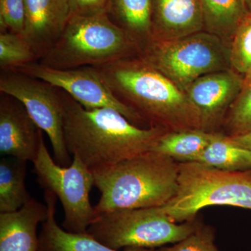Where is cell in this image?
<instances>
[{"instance_id": "obj_12", "label": "cell", "mask_w": 251, "mask_h": 251, "mask_svg": "<svg viewBox=\"0 0 251 251\" xmlns=\"http://www.w3.org/2000/svg\"><path fill=\"white\" fill-rule=\"evenodd\" d=\"M43 130L18 99L0 95V153L34 162L37 156Z\"/></svg>"}, {"instance_id": "obj_15", "label": "cell", "mask_w": 251, "mask_h": 251, "mask_svg": "<svg viewBox=\"0 0 251 251\" xmlns=\"http://www.w3.org/2000/svg\"><path fill=\"white\" fill-rule=\"evenodd\" d=\"M47 215L46 204L34 198L18 211L0 213V251H39L38 226Z\"/></svg>"}, {"instance_id": "obj_26", "label": "cell", "mask_w": 251, "mask_h": 251, "mask_svg": "<svg viewBox=\"0 0 251 251\" xmlns=\"http://www.w3.org/2000/svg\"><path fill=\"white\" fill-rule=\"evenodd\" d=\"M25 23V0H0L1 32L10 31L23 35Z\"/></svg>"}, {"instance_id": "obj_2", "label": "cell", "mask_w": 251, "mask_h": 251, "mask_svg": "<svg viewBox=\"0 0 251 251\" xmlns=\"http://www.w3.org/2000/svg\"><path fill=\"white\" fill-rule=\"evenodd\" d=\"M94 67L114 97L148 127L201 129L199 115L186 92L140 55Z\"/></svg>"}, {"instance_id": "obj_27", "label": "cell", "mask_w": 251, "mask_h": 251, "mask_svg": "<svg viewBox=\"0 0 251 251\" xmlns=\"http://www.w3.org/2000/svg\"><path fill=\"white\" fill-rule=\"evenodd\" d=\"M73 15L91 16L105 12L108 0H69Z\"/></svg>"}, {"instance_id": "obj_23", "label": "cell", "mask_w": 251, "mask_h": 251, "mask_svg": "<svg viewBox=\"0 0 251 251\" xmlns=\"http://www.w3.org/2000/svg\"><path fill=\"white\" fill-rule=\"evenodd\" d=\"M251 130V75L244 77L239 95L227 112L222 132L229 137L239 136Z\"/></svg>"}, {"instance_id": "obj_13", "label": "cell", "mask_w": 251, "mask_h": 251, "mask_svg": "<svg viewBox=\"0 0 251 251\" xmlns=\"http://www.w3.org/2000/svg\"><path fill=\"white\" fill-rule=\"evenodd\" d=\"M23 36L39 59L65 29L73 16L69 0H25Z\"/></svg>"}, {"instance_id": "obj_11", "label": "cell", "mask_w": 251, "mask_h": 251, "mask_svg": "<svg viewBox=\"0 0 251 251\" xmlns=\"http://www.w3.org/2000/svg\"><path fill=\"white\" fill-rule=\"evenodd\" d=\"M244 77L232 69L207 74L185 90L197 110L201 129L222 132L227 112L242 90Z\"/></svg>"}, {"instance_id": "obj_29", "label": "cell", "mask_w": 251, "mask_h": 251, "mask_svg": "<svg viewBox=\"0 0 251 251\" xmlns=\"http://www.w3.org/2000/svg\"><path fill=\"white\" fill-rule=\"evenodd\" d=\"M249 12L251 13V0H242Z\"/></svg>"}, {"instance_id": "obj_9", "label": "cell", "mask_w": 251, "mask_h": 251, "mask_svg": "<svg viewBox=\"0 0 251 251\" xmlns=\"http://www.w3.org/2000/svg\"><path fill=\"white\" fill-rule=\"evenodd\" d=\"M0 92L18 99L50 141L54 161L62 167L72 163L63 130L59 90L44 81L16 72L1 71Z\"/></svg>"}, {"instance_id": "obj_5", "label": "cell", "mask_w": 251, "mask_h": 251, "mask_svg": "<svg viewBox=\"0 0 251 251\" xmlns=\"http://www.w3.org/2000/svg\"><path fill=\"white\" fill-rule=\"evenodd\" d=\"M214 205L251 210L247 172L221 171L196 161L179 163L177 192L162 210L175 222L183 223L197 218L202 208Z\"/></svg>"}, {"instance_id": "obj_22", "label": "cell", "mask_w": 251, "mask_h": 251, "mask_svg": "<svg viewBox=\"0 0 251 251\" xmlns=\"http://www.w3.org/2000/svg\"><path fill=\"white\" fill-rule=\"evenodd\" d=\"M38 61L39 57L24 36L10 31L0 33L1 71L15 70Z\"/></svg>"}, {"instance_id": "obj_17", "label": "cell", "mask_w": 251, "mask_h": 251, "mask_svg": "<svg viewBox=\"0 0 251 251\" xmlns=\"http://www.w3.org/2000/svg\"><path fill=\"white\" fill-rule=\"evenodd\" d=\"M105 13L141 50L152 40V0H108Z\"/></svg>"}, {"instance_id": "obj_14", "label": "cell", "mask_w": 251, "mask_h": 251, "mask_svg": "<svg viewBox=\"0 0 251 251\" xmlns=\"http://www.w3.org/2000/svg\"><path fill=\"white\" fill-rule=\"evenodd\" d=\"M203 30L200 0H152V40H172Z\"/></svg>"}, {"instance_id": "obj_28", "label": "cell", "mask_w": 251, "mask_h": 251, "mask_svg": "<svg viewBox=\"0 0 251 251\" xmlns=\"http://www.w3.org/2000/svg\"><path fill=\"white\" fill-rule=\"evenodd\" d=\"M232 143L251 152V130L244 135L239 136L229 137Z\"/></svg>"}, {"instance_id": "obj_24", "label": "cell", "mask_w": 251, "mask_h": 251, "mask_svg": "<svg viewBox=\"0 0 251 251\" xmlns=\"http://www.w3.org/2000/svg\"><path fill=\"white\" fill-rule=\"evenodd\" d=\"M231 68L244 77L251 75V13L239 25L230 44Z\"/></svg>"}, {"instance_id": "obj_18", "label": "cell", "mask_w": 251, "mask_h": 251, "mask_svg": "<svg viewBox=\"0 0 251 251\" xmlns=\"http://www.w3.org/2000/svg\"><path fill=\"white\" fill-rule=\"evenodd\" d=\"M204 30L217 36L230 47L236 29L249 14L242 0H200Z\"/></svg>"}, {"instance_id": "obj_10", "label": "cell", "mask_w": 251, "mask_h": 251, "mask_svg": "<svg viewBox=\"0 0 251 251\" xmlns=\"http://www.w3.org/2000/svg\"><path fill=\"white\" fill-rule=\"evenodd\" d=\"M12 71L39 79L60 89L86 109H115L134 125L148 128L138 114L114 97L94 67L59 69L36 62Z\"/></svg>"}, {"instance_id": "obj_3", "label": "cell", "mask_w": 251, "mask_h": 251, "mask_svg": "<svg viewBox=\"0 0 251 251\" xmlns=\"http://www.w3.org/2000/svg\"><path fill=\"white\" fill-rule=\"evenodd\" d=\"M100 193L96 215L122 209L158 207L177 192L179 163L149 151L92 172Z\"/></svg>"}, {"instance_id": "obj_20", "label": "cell", "mask_w": 251, "mask_h": 251, "mask_svg": "<svg viewBox=\"0 0 251 251\" xmlns=\"http://www.w3.org/2000/svg\"><path fill=\"white\" fill-rule=\"evenodd\" d=\"M219 133L199 128L166 132L151 151L166 155L178 163L195 161Z\"/></svg>"}, {"instance_id": "obj_25", "label": "cell", "mask_w": 251, "mask_h": 251, "mask_svg": "<svg viewBox=\"0 0 251 251\" xmlns=\"http://www.w3.org/2000/svg\"><path fill=\"white\" fill-rule=\"evenodd\" d=\"M215 229L202 224L195 232L170 247L158 248L154 251H220L215 244Z\"/></svg>"}, {"instance_id": "obj_1", "label": "cell", "mask_w": 251, "mask_h": 251, "mask_svg": "<svg viewBox=\"0 0 251 251\" xmlns=\"http://www.w3.org/2000/svg\"><path fill=\"white\" fill-rule=\"evenodd\" d=\"M58 90L68 151L92 172L151 151L168 132L160 127L138 126L115 109L88 110Z\"/></svg>"}, {"instance_id": "obj_21", "label": "cell", "mask_w": 251, "mask_h": 251, "mask_svg": "<svg viewBox=\"0 0 251 251\" xmlns=\"http://www.w3.org/2000/svg\"><path fill=\"white\" fill-rule=\"evenodd\" d=\"M227 172L251 171V152L220 132L195 161Z\"/></svg>"}, {"instance_id": "obj_7", "label": "cell", "mask_w": 251, "mask_h": 251, "mask_svg": "<svg viewBox=\"0 0 251 251\" xmlns=\"http://www.w3.org/2000/svg\"><path fill=\"white\" fill-rule=\"evenodd\" d=\"M140 56L184 92L199 77L232 69L230 47L204 30L172 40H151Z\"/></svg>"}, {"instance_id": "obj_6", "label": "cell", "mask_w": 251, "mask_h": 251, "mask_svg": "<svg viewBox=\"0 0 251 251\" xmlns=\"http://www.w3.org/2000/svg\"><path fill=\"white\" fill-rule=\"evenodd\" d=\"M202 224L198 218L176 223L158 207L122 209L96 216L87 233L115 250L153 249L187 237Z\"/></svg>"}, {"instance_id": "obj_30", "label": "cell", "mask_w": 251, "mask_h": 251, "mask_svg": "<svg viewBox=\"0 0 251 251\" xmlns=\"http://www.w3.org/2000/svg\"><path fill=\"white\" fill-rule=\"evenodd\" d=\"M246 172H247V174L248 175V176H249V180H250L251 182V171H248Z\"/></svg>"}, {"instance_id": "obj_8", "label": "cell", "mask_w": 251, "mask_h": 251, "mask_svg": "<svg viewBox=\"0 0 251 251\" xmlns=\"http://www.w3.org/2000/svg\"><path fill=\"white\" fill-rule=\"evenodd\" d=\"M33 164L38 184L60 201L64 211L63 228L72 233H87L97 216L90 198L94 186L92 172L76 156H73L69 167L59 166L50 153L44 136Z\"/></svg>"}, {"instance_id": "obj_16", "label": "cell", "mask_w": 251, "mask_h": 251, "mask_svg": "<svg viewBox=\"0 0 251 251\" xmlns=\"http://www.w3.org/2000/svg\"><path fill=\"white\" fill-rule=\"evenodd\" d=\"M47 218L39 232V251H120L99 242L88 233H72L59 227L55 220L57 198L50 191H44ZM124 251H154L144 248H126Z\"/></svg>"}, {"instance_id": "obj_4", "label": "cell", "mask_w": 251, "mask_h": 251, "mask_svg": "<svg viewBox=\"0 0 251 251\" xmlns=\"http://www.w3.org/2000/svg\"><path fill=\"white\" fill-rule=\"evenodd\" d=\"M141 50L106 13L74 14L55 43L38 61L59 69L99 67L140 55Z\"/></svg>"}, {"instance_id": "obj_19", "label": "cell", "mask_w": 251, "mask_h": 251, "mask_svg": "<svg viewBox=\"0 0 251 251\" xmlns=\"http://www.w3.org/2000/svg\"><path fill=\"white\" fill-rule=\"evenodd\" d=\"M27 161L3 156L0 160V213L14 212L31 199L26 187Z\"/></svg>"}]
</instances>
